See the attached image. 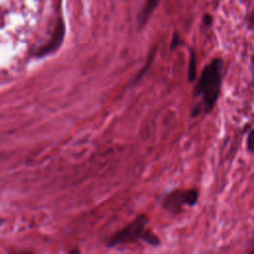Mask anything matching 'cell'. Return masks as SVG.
Segmentation results:
<instances>
[{
  "mask_svg": "<svg viewBox=\"0 0 254 254\" xmlns=\"http://www.w3.org/2000/svg\"><path fill=\"white\" fill-rule=\"evenodd\" d=\"M251 254H254V249L252 250V253H251Z\"/></svg>",
  "mask_w": 254,
  "mask_h": 254,
  "instance_id": "cell-14",
  "label": "cell"
},
{
  "mask_svg": "<svg viewBox=\"0 0 254 254\" xmlns=\"http://www.w3.org/2000/svg\"><path fill=\"white\" fill-rule=\"evenodd\" d=\"M245 25L248 30L254 31V9L246 14L245 16Z\"/></svg>",
  "mask_w": 254,
  "mask_h": 254,
  "instance_id": "cell-8",
  "label": "cell"
},
{
  "mask_svg": "<svg viewBox=\"0 0 254 254\" xmlns=\"http://www.w3.org/2000/svg\"><path fill=\"white\" fill-rule=\"evenodd\" d=\"M64 31H65V27H64V22L63 20V18H59V21L57 23V27L55 29V32L53 33L52 38L50 39V41L45 44L44 46L40 47L38 52H37V56L38 57H43L46 56L50 53L55 52L63 43L64 37Z\"/></svg>",
  "mask_w": 254,
  "mask_h": 254,
  "instance_id": "cell-4",
  "label": "cell"
},
{
  "mask_svg": "<svg viewBox=\"0 0 254 254\" xmlns=\"http://www.w3.org/2000/svg\"><path fill=\"white\" fill-rule=\"evenodd\" d=\"M252 75H253V84H254V60L252 57Z\"/></svg>",
  "mask_w": 254,
  "mask_h": 254,
  "instance_id": "cell-12",
  "label": "cell"
},
{
  "mask_svg": "<svg viewBox=\"0 0 254 254\" xmlns=\"http://www.w3.org/2000/svg\"><path fill=\"white\" fill-rule=\"evenodd\" d=\"M158 4H159L158 0H149L145 3V5L143 6L142 10L140 11V13L138 15V25H139V27H143L147 23V21L149 20V18L151 17L153 12L155 11Z\"/></svg>",
  "mask_w": 254,
  "mask_h": 254,
  "instance_id": "cell-5",
  "label": "cell"
},
{
  "mask_svg": "<svg viewBox=\"0 0 254 254\" xmlns=\"http://www.w3.org/2000/svg\"><path fill=\"white\" fill-rule=\"evenodd\" d=\"M195 77H196V55L194 50H190L189 66H188V79L189 81H193Z\"/></svg>",
  "mask_w": 254,
  "mask_h": 254,
  "instance_id": "cell-6",
  "label": "cell"
},
{
  "mask_svg": "<svg viewBox=\"0 0 254 254\" xmlns=\"http://www.w3.org/2000/svg\"><path fill=\"white\" fill-rule=\"evenodd\" d=\"M212 22H213V18H212V16L210 14H204L203 15V17H202V24L204 26L209 27V26H211Z\"/></svg>",
  "mask_w": 254,
  "mask_h": 254,
  "instance_id": "cell-10",
  "label": "cell"
},
{
  "mask_svg": "<svg viewBox=\"0 0 254 254\" xmlns=\"http://www.w3.org/2000/svg\"><path fill=\"white\" fill-rule=\"evenodd\" d=\"M222 69L223 61L220 58L212 59L203 67L194 86L193 95L200 97L198 104L204 113H209L217 102L222 83Z\"/></svg>",
  "mask_w": 254,
  "mask_h": 254,
  "instance_id": "cell-1",
  "label": "cell"
},
{
  "mask_svg": "<svg viewBox=\"0 0 254 254\" xmlns=\"http://www.w3.org/2000/svg\"><path fill=\"white\" fill-rule=\"evenodd\" d=\"M11 254H33L30 251L27 250H18V251H13L11 252Z\"/></svg>",
  "mask_w": 254,
  "mask_h": 254,
  "instance_id": "cell-11",
  "label": "cell"
},
{
  "mask_svg": "<svg viewBox=\"0 0 254 254\" xmlns=\"http://www.w3.org/2000/svg\"><path fill=\"white\" fill-rule=\"evenodd\" d=\"M68 254H79V251H78V249H73V250L70 251Z\"/></svg>",
  "mask_w": 254,
  "mask_h": 254,
  "instance_id": "cell-13",
  "label": "cell"
},
{
  "mask_svg": "<svg viewBox=\"0 0 254 254\" xmlns=\"http://www.w3.org/2000/svg\"><path fill=\"white\" fill-rule=\"evenodd\" d=\"M182 43H183V42H182V40H181L180 35H179L177 32H175V33L173 34V38H172V41H171L170 49H171V50H174V49H176L178 46H180Z\"/></svg>",
  "mask_w": 254,
  "mask_h": 254,
  "instance_id": "cell-9",
  "label": "cell"
},
{
  "mask_svg": "<svg viewBox=\"0 0 254 254\" xmlns=\"http://www.w3.org/2000/svg\"><path fill=\"white\" fill-rule=\"evenodd\" d=\"M148 223V218L142 214L139 215L135 220L129 223L126 227L116 232L107 242L108 246H116L118 244L131 243L137 240H142L143 235L146 231L145 225Z\"/></svg>",
  "mask_w": 254,
  "mask_h": 254,
  "instance_id": "cell-2",
  "label": "cell"
},
{
  "mask_svg": "<svg viewBox=\"0 0 254 254\" xmlns=\"http://www.w3.org/2000/svg\"><path fill=\"white\" fill-rule=\"evenodd\" d=\"M246 149L249 153H254V129L250 130L247 134Z\"/></svg>",
  "mask_w": 254,
  "mask_h": 254,
  "instance_id": "cell-7",
  "label": "cell"
},
{
  "mask_svg": "<svg viewBox=\"0 0 254 254\" xmlns=\"http://www.w3.org/2000/svg\"><path fill=\"white\" fill-rule=\"evenodd\" d=\"M198 199V191L194 189L182 190H175L167 193L163 198V206L172 213L182 211L183 205H194Z\"/></svg>",
  "mask_w": 254,
  "mask_h": 254,
  "instance_id": "cell-3",
  "label": "cell"
}]
</instances>
